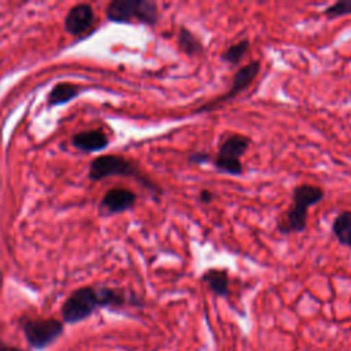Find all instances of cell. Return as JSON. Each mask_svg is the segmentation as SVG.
Wrapping results in <instances>:
<instances>
[{
  "mask_svg": "<svg viewBox=\"0 0 351 351\" xmlns=\"http://www.w3.org/2000/svg\"><path fill=\"white\" fill-rule=\"evenodd\" d=\"M128 302V296L119 289L81 287L63 302L60 313L66 324H78L89 318L100 307H121Z\"/></svg>",
  "mask_w": 351,
  "mask_h": 351,
  "instance_id": "cell-1",
  "label": "cell"
},
{
  "mask_svg": "<svg viewBox=\"0 0 351 351\" xmlns=\"http://www.w3.org/2000/svg\"><path fill=\"white\" fill-rule=\"evenodd\" d=\"M325 192L311 184L296 185L292 191V206L277 219V229L284 234L300 233L307 226L308 207L322 202Z\"/></svg>",
  "mask_w": 351,
  "mask_h": 351,
  "instance_id": "cell-2",
  "label": "cell"
},
{
  "mask_svg": "<svg viewBox=\"0 0 351 351\" xmlns=\"http://www.w3.org/2000/svg\"><path fill=\"white\" fill-rule=\"evenodd\" d=\"M114 176H121V177H133L138 180L143 185L149 188L151 191L160 192V189L151 182L140 170L138 167L129 159H126L122 155H101L95 158L90 162L89 166V173L88 177L92 181H100L107 177H114Z\"/></svg>",
  "mask_w": 351,
  "mask_h": 351,
  "instance_id": "cell-3",
  "label": "cell"
},
{
  "mask_svg": "<svg viewBox=\"0 0 351 351\" xmlns=\"http://www.w3.org/2000/svg\"><path fill=\"white\" fill-rule=\"evenodd\" d=\"M106 15L115 23H132L137 21L154 26L158 22V4L149 0H114L106 8Z\"/></svg>",
  "mask_w": 351,
  "mask_h": 351,
  "instance_id": "cell-4",
  "label": "cell"
},
{
  "mask_svg": "<svg viewBox=\"0 0 351 351\" xmlns=\"http://www.w3.org/2000/svg\"><path fill=\"white\" fill-rule=\"evenodd\" d=\"M251 145V138L240 134L233 133L226 136L218 148V154L213 159V165L219 171L232 174V176H240L243 173V165H241V156Z\"/></svg>",
  "mask_w": 351,
  "mask_h": 351,
  "instance_id": "cell-5",
  "label": "cell"
},
{
  "mask_svg": "<svg viewBox=\"0 0 351 351\" xmlns=\"http://www.w3.org/2000/svg\"><path fill=\"white\" fill-rule=\"evenodd\" d=\"M22 330L30 347L34 350H44L62 336L64 325L55 318H36L23 321Z\"/></svg>",
  "mask_w": 351,
  "mask_h": 351,
  "instance_id": "cell-6",
  "label": "cell"
},
{
  "mask_svg": "<svg viewBox=\"0 0 351 351\" xmlns=\"http://www.w3.org/2000/svg\"><path fill=\"white\" fill-rule=\"evenodd\" d=\"M259 69H261V63L259 60H251L250 63H247L245 66L240 67L236 74L233 75V80H232V84H230V88L229 90L215 99V100H211L210 103L202 106L196 112H203V111H211L214 107H217L218 104H222L225 101H229L232 99H234L237 95H240L241 92H244L245 89L250 88V85L254 82V80L256 78L258 73H259Z\"/></svg>",
  "mask_w": 351,
  "mask_h": 351,
  "instance_id": "cell-7",
  "label": "cell"
},
{
  "mask_svg": "<svg viewBox=\"0 0 351 351\" xmlns=\"http://www.w3.org/2000/svg\"><path fill=\"white\" fill-rule=\"evenodd\" d=\"M137 200V195L126 188H112L103 196L99 210L106 215L119 214L130 210Z\"/></svg>",
  "mask_w": 351,
  "mask_h": 351,
  "instance_id": "cell-8",
  "label": "cell"
},
{
  "mask_svg": "<svg viewBox=\"0 0 351 351\" xmlns=\"http://www.w3.org/2000/svg\"><path fill=\"white\" fill-rule=\"evenodd\" d=\"M95 25V12L89 4L81 3L71 7L64 18V29L71 36H80Z\"/></svg>",
  "mask_w": 351,
  "mask_h": 351,
  "instance_id": "cell-9",
  "label": "cell"
},
{
  "mask_svg": "<svg viewBox=\"0 0 351 351\" xmlns=\"http://www.w3.org/2000/svg\"><path fill=\"white\" fill-rule=\"evenodd\" d=\"M71 144L82 152H99L108 147V137L101 130H84L71 137Z\"/></svg>",
  "mask_w": 351,
  "mask_h": 351,
  "instance_id": "cell-10",
  "label": "cell"
},
{
  "mask_svg": "<svg viewBox=\"0 0 351 351\" xmlns=\"http://www.w3.org/2000/svg\"><path fill=\"white\" fill-rule=\"evenodd\" d=\"M202 282H204L210 291L221 298L229 296V273L225 269H207L202 277Z\"/></svg>",
  "mask_w": 351,
  "mask_h": 351,
  "instance_id": "cell-11",
  "label": "cell"
},
{
  "mask_svg": "<svg viewBox=\"0 0 351 351\" xmlns=\"http://www.w3.org/2000/svg\"><path fill=\"white\" fill-rule=\"evenodd\" d=\"M178 48L188 56H199L204 53V47L202 41L186 27L181 26L177 34Z\"/></svg>",
  "mask_w": 351,
  "mask_h": 351,
  "instance_id": "cell-12",
  "label": "cell"
},
{
  "mask_svg": "<svg viewBox=\"0 0 351 351\" xmlns=\"http://www.w3.org/2000/svg\"><path fill=\"white\" fill-rule=\"evenodd\" d=\"M81 92L80 86H75L69 82L56 84L51 92L48 93V104L49 106H62L73 100Z\"/></svg>",
  "mask_w": 351,
  "mask_h": 351,
  "instance_id": "cell-13",
  "label": "cell"
},
{
  "mask_svg": "<svg viewBox=\"0 0 351 351\" xmlns=\"http://www.w3.org/2000/svg\"><path fill=\"white\" fill-rule=\"evenodd\" d=\"M332 232L340 244L351 247V210L343 211L335 218Z\"/></svg>",
  "mask_w": 351,
  "mask_h": 351,
  "instance_id": "cell-14",
  "label": "cell"
},
{
  "mask_svg": "<svg viewBox=\"0 0 351 351\" xmlns=\"http://www.w3.org/2000/svg\"><path fill=\"white\" fill-rule=\"evenodd\" d=\"M250 49V40L248 38H243L234 44H232L229 48H226L221 58L223 62L229 63V64H239L241 62V59L245 56V53Z\"/></svg>",
  "mask_w": 351,
  "mask_h": 351,
  "instance_id": "cell-15",
  "label": "cell"
},
{
  "mask_svg": "<svg viewBox=\"0 0 351 351\" xmlns=\"http://www.w3.org/2000/svg\"><path fill=\"white\" fill-rule=\"evenodd\" d=\"M324 15L328 19H336L344 15H351V0H340L324 10Z\"/></svg>",
  "mask_w": 351,
  "mask_h": 351,
  "instance_id": "cell-16",
  "label": "cell"
},
{
  "mask_svg": "<svg viewBox=\"0 0 351 351\" xmlns=\"http://www.w3.org/2000/svg\"><path fill=\"white\" fill-rule=\"evenodd\" d=\"M211 156L208 152H192L188 155V162L195 165H203L206 162H210Z\"/></svg>",
  "mask_w": 351,
  "mask_h": 351,
  "instance_id": "cell-17",
  "label": "cell"
},
{
  "mask_svg": "<svg viewBox=\"0 0 351 351\" xmlns=\"http://www.w3.org/2000/svg\"><path fill=\"white\" fill-rule=\"evenodd\" d=\"M199 200L203 204H210L214 200V193L210 189H202L199 192Z\"/></svg>",
  "mask_w": 351,
  "mask_h": 351,
  "instance_id": "cell-18",
  "label": "cell"
},
{
  "mask_svg": "<svg viewBox=\"0 0 351 351\" xmlns=\"http://www.w3.org/2000/svg\"><path fill=\"white\" fill-rule=\"evenodd\" d=\"M0 351H26V350H22L15 346H10V344L4 343L3 340H0Z\"/></svg>",
  "mask_w": 351,
  "mask_h": 351,
  "instance_id": "cell-19",
  "label": "cell"
}]
</instances>
